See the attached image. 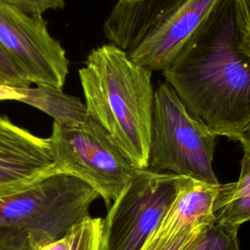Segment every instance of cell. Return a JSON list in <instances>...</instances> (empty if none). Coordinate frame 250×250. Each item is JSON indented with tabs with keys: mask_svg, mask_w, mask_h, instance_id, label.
Returning a JSON list of instances; mask_svg holds the SVG:
<instances>
[{
	"mask_svg": "<svg viewBox=\"0 0 250 250\" xmlns=\"http://www.w3.org/2000/svg\"><path fill=\"white\" fill-rule=\"evenodd\" d=\"M221 0H181L162 14L127 51L136 63L150 70L166 69Z\"/></svg>",
	"mask_w": 250,
	"mask_h": 250,
	"instance_id": "ba28073f",
	"label": "cell"
},
{
	"mask_svg": "<svg viewBox=\"0 0 250 250\" xmlns=\"http://www.w3.org/2000/svg\"><path fill=\"white\" fill-rule=\"evenodd\" d=\"M0 2L35 17H42L48 10L62 9L65 5V0H0Z\"/></svg>",
	"mask_w": 250,
	"mask_h": 250,
	"instance_id": "e0dca14e",
	"label": "cell"
},
{
	"mask_svg": "<svg viewBox=\"0 0 250 250\" xmlns=\"http://www.w3.org/2000/svg\"><path fill=\"white\" fill-rule=\"evenodd\" d=\"M48 139L58 170L88 184L106 204L141 170L91 117L78 126L54 121Z\"/></svg>",
	"mask_w": 250,
	"mask_h": 250,
	"instance_id": "5b68a950",
	"label": "cell"
},
{
	"mask_svg": "<svg viewBox=\"0 0 250 250\" xmlns=\"http://www.w3.org/2000/svg\"><path fill=\"white\" fill-rule=\"evenodd\" d=\"M0 83L18 88H27L31 84L25 79L22 72L9 59L0 47Z\"/></svg>",
	"mask_w": 250,
	"mask_h": 250,
	"instance_id": "ac0fdd59",
	"label": "cell"
},
{
	"mask_svg": "<svg viewBox=\"0 0 250 250\" xmlns=\"http://www.w3.org/2000/svg\"><path fill=\"white\" fill-rule=\"evenodd\" d=\"M206 229H188L169 236H149L142 250H187Z\"/></svg>",
	"mask_w": 250,
	"mask_h": 250,
	"instance_id": "2e32d148",
	"label": "cell"
},
{
	"mask_svg": "<svg viewBox=\"0 0 250 250\" xmlns=\"http://www.w3.org/2000/svg\"><path fill=\"white\" fill-rule=\"evenodd\" d=\"M0 47L30 84L62 89L69 61L42 17L0 2Z\"/></svg>",
	"mask_w": 250,
	"mask_h": 250,
	"instance_id": "52a82bcc",
	"label": "cell"
},
{
	"mask_svg": "<svg viewBox=\"0 0 250 250\" xmlns=\"http://www.w3.org/2000/svg\"><path fill=\"white\" fill-rule=\"evenodd\" d=\"M55 172L59 170L49 139L0 116V198L23 190Z\"/></svg>",
	"mask_w": 250,
	"mask_h": 250,
	"instance_id": "9c48e42d",
	"label": "cell"
},
{
	"mask_svg": "<svg viewBox=\"0 0 250 250\" xmlns=\"http://www.w3.org/2000/svg\"><path fill=\"white\" fill-rule=\"evenodd\" d=\"M181 0H135L116 3L104 23V33L112 44L130 50L146 29Z\"/></svg>",
	"mask_w": 250,
	"mask_h": 250,
	"instance_id": "8fae6325",
	"label": "cell"
},
{
	"mask_svg": "<svg viewBox=\"0 0 250 250\" xmlns=\"http://www.w3.org/2000/svg\"><path fill=\"white\" fill-rule=\"evenodd\" d=\"M240 47L250 57V0H234Z\"/></svg>",
	"mask_w": 250,
	"mask_h": 250,
	"instance_id": "d6986e66",
	"label": "cell"
},
{
	"mask_svg": "<svg viewBox=\"0 0 250 250\" xmlns=\"http://www.w3.org/2000/svg\"><path fill=\"white\" fill-rule=\"evenodd\" d=\"M23 98L20 88L0 83V101H19Z\"/></svg>",
	"mask_w": 250,
	"mask_h": 250,
	"instance_id": "44dd1931",
	"label": "cell"
},
{
	"mask_svg": "<svg viewBox=\"0 0 250 250\" xmlns=\"http://www.w3.org/2000/svg\"><path fill=\"white\" fill-rule=\"evenodd\" d=\"M40 245L25 233H0V250H37Z\"/></svg>",
	"mask_w": 250,
	"mask_h": 250,
	"instance_id": "ffe728a7",
	"label": "cell"
},
{
	"mask_svg": "<svg viewBox=\"0 0 250 250\" xmlns=\"http://www.w3.org/2000/svg\"><path fill=\"white\" fill-rule=\"evenodd\" d=\"M132 1H135V0H117L116 3H119V4H126V3H130Z\"/></svg>",
	"mask_w": 250,
	"mask_h": 250,
	"instance_id": "cb8c5ba5",
	"label": "cell"
},
{
	"mask_svg": "<svg viewBox=\"0 0 250 250\" xmlns=\"http://www.w3.org/2000/svg\"><path fill=\"white\" fill-rule=\"evenodd\" d=\"M237 232L236 228L215 222L203 230L187 250H240Z\"/></svg>",
	"mask_w": 250,
	"mask_h": 250,
	"instance_id": "5bb4252c",
	"label": "cell"
},
{
	"mask_svg": "<svg viewBox=\"0 0 250 250\" xmlns=\"http://www.w3.org/2000/svg\"><path fill=\"white\" fill-rule=\"evenodd\" d=\"M99 196L82 180L55 172L0 198V233H25L42 246L62 238L91 217L90 206Z\"/></svg>",
	"mask_w": 250,
	"mask_h": 250,
	"instance_id": "3957f363",
	"label": "cell"
},
{
	"mask_svg": "<svg viewBox=\"0 0 250 250\" xmlns=\"http://www.w3.org/2000/svg\"><path fill=\"white\" fill-rule=\"evenodd\" d=\"M89 117L131 162L146 170L152 124V70L108 43L93 49L78 70Z\"/></svg>",
	"mask_w": 250,
	"mask_h": 250,
	"instance_id": "7a4b0ae2",
	"label": "cell"
},
{
	"mask_svg": "<svg viewBox=\"0 0 250 250\" xmlns=\"http://www.w3.org/2000/svg\"><path fill=\"white\" fill-rule=\"evenodd\" d=\"M219 185L191 180L181 188L156 230L150 235L169 236L188 229L209 228L215 222L214 204Z\"/></svg>",
	"mask_w": 250,
	"mask_h": 250,
	"instance_id": "30bf717a",
	"label": "cell"
},
{
	"mask_svg": "<svg viewBox=\"0 0 250 250\" xmlns=\"http://www.w3.org/2000/svg\"><path fill=\"white\" fill-rule=\"evenodd\" d=\"M23 98L21 101L54 118L55 122L64 126H78L88 119L85 104L74 96L65 94L59 89L46 84L34 87L20 88Z\"/></svg>",
	"mask_w": 250,
	"mask_h": 250,
	"instance_id": "7c38bea8",
	"label": "cell"
},
{
	"mask_svg": "<svg viewBox=\"0 0 250 250\" xmlns=\"http://www.w3.org/2000/svg\"><path fill=\"white\" fill-rule=\"evenodd\" d=\"M243 152L238 180L220 184L214 204L216 222L236 229L250 221V151Z\"/></svg>",
	"mask_w": 250,
	"mask_h": 250,
	"instance_id": "4fadbf2b",
	"label": "cell"
},
{
	"mask_svg": "<svg viewBox=\"0 0 250 250\" xmlns=\"http://www.w3.org/2000/svg\"><path fill=\"white\" fill-rule=\"evenodd\" d=\"M192 179L140 170L102 221L101 250H142L183 187Z\"/></svg>",
	"mask_w": 250,
	"mask_h": 250,
	"instance_id": "8992f818",
	"label": "cell"
},
{
	"mask_svg": "<svg viewBox=\"0 0 250 250\" xmlns=\"http://www.w3.org/2000/svg\"><path fill=\"white\" fill-rule=\"evenodd\" d=\"M70 248H71V236L69 231L66 235L62 236V238H59L57 240L44 244L40 246L37 250H70Z\"/></svg>",
	"mask_w": 250,
	"mask_h": 250,
	"instance_id": "7402d4cb",
	"label": "cell"
},
{
	"mask_svg": "<svg viewBox=\"0 0 250 250\" xmlns=\"http://www.w3.org/2000/svg\"><path fill=\"white\" fill-rule=\"evenodd\" d=\"M162 74L216 136L240 141L250 124V57L240 48L234 0L218 3Z\"/></svg>",
	"mask_w": 250,
	"mask_h": 250,
	"instance_id": "6da1fadb",
	"label": "cell"
},
{
	"mask_svg": "<svg viewBox=\"0 0 250 250\" xmlns=\"http://www.w3.org/2000/svg\"><path fill=\"white\" fill-rule=\"evenodd\" d=\"M216 136L166 82L154 89L146 170L219 185L213 169Z\"/></svg>",
	"mask_w": 250,
	"mask_h": 250,
	"instance_id": "277c9868",
	"label": "cell"
},
{
	"mask_svg": "<svg viewBox=\"0 0 250 250\" xmlns=\"http://www.w3.org/2000/svg\"><path fill=\"white\" fill-rule=\"evenodd\" d=\"M102 221L89 217L75 225L70 230V250H101Z\"/></svg>",
	"mask_w": 250,
	"mask_h": 250,
	"instance_id": "9a60e30c",
	"label": "cell"
},
{
	"mask_svg": "<svg viewBox=\"0 0 250 250\" xmlns=\"http://www.w3.org/2000/svg\"><path fill=\"white\" fill-rule=\"evenodd\" d=\"M239 143L243 148V151H250V124L244 131Z\"/></svg>",
	"mask_w": 250,
	"mask_h": 250,
	"instance_id": "603a6c76",
	"label": "cell"
}]
</instances>
